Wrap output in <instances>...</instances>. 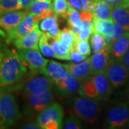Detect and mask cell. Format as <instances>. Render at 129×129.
<instances>
[{
  "label": "cell",
  "mask_w": 129,
  "mask_h": 129,
  "mask_svg": "<svg viewBox=\"0 0 129 129\" xmlns=\"http://www.w3.org/2000/svg\"><path fill=\"white\" fill-rule=\"evenodd\" d=\"M93 18H94L93 14L91 12L82 11L80 12V19H81L83 27H93Z\"/></svg>",
  "instance_id": "34"
},
{
  "label": "cell",
  "mask_w": 129,
  "mask_h": 129,
  "mask_svg": "<svg viewBox=\"0 0 129 129\" xmlns=\"http://www.w3.org/2000/svg\"><path fill=\"white\" fill-rule=\"evenodd\" d=\"M5 85H0V99H1V97H2V95L3 94V92H5V90L7 89L6 87H5Z\"/></svg>",
  "instance_id": "45"
},
{
  "label": "cell",
  "mask_w": 129,
  "mask_h": 129,
  "mask_svg": "<svg viewBox=\"0 0 129 129\" xmlns=\"http://www.w3.org/2000/svg\"><path fill=\"white\" fill-rule=\"evenodd\" d=\"M4 35L2 31L0 30V62L2 60V57L5 54V51L7 48V47L4 45V40H3V37H5V35Z\"/></svg>",
  "instance_id": "39"
},
{
  "label": "cell",
  "mask_w": 129,
  "mask_h": 129,
  "mask_svg": "<svg viewBox=\"0 0 129 129\" xmlns=\"http://www.w3.org/2000/svg\"><path fill=\"white\" fill-rule=\"evenodd\" d=\"M27 70L18 52L7 47L0 62V85L16 83L23 78Z\"/></svg>",
  "instance_id": "1"
},
{
  "label": "cell",
  "mask_w": 129,
  "mask_h": 129,
  "mask_svg": "<svg viewBox=\"0 0 129 129\" xmlns=\"http://www.w3.org/2000/svg\"><path fill=\"white\" fill-rule=\"evenodd\" d=\"M22 98L24 115L32 117L38 115V113L52 103L54 99L53 89L32 94L22 93Z\"/></svg>",
  "instance_id": "4"
},
{
  "label": "cell",
  "mask_w": 129,
  "mask_h": 129,
  "mask_svg": "<svg viewBox=\"0 0 129 129\" xmlns=\"http://www.w3.org/2000/svg\"><path fill=\"white\" fill-rule=\"evenodd\" d=\"M28 14L27 10H14L0 15V29L9 31L15 27Z\"/></svg>",
  "instance_id": "13"
},
{
  "label": "cell",
  "mask_w": 129,
  "mask_h": 129,
  "mask_svg": "<svg viewBox=\"0 0 129 129\" xmlns=\"http://www.w3.org/2000/svg\"><path fill=\"white\" fill-rule=\"evenodd\" d=\"M47 41L56 52L59 60H70V50L60 41L58 39V37H52L47 35Z\"/></svg>",
  "instance_id": "22"
},
{
  "label": "cell",
  "mask_w": 129,
  "mask_h": 129,
  "mask_svg": "<svg viewBox=\"0 0 129 129\" xmlns=\"http://www.w3.org/2000/svg\"><path fill=\"white\" fill-rule=\"evenodd\" d=\"M42 34L39 28V25H36L27 35L14 40V46L17 50H39V40Z\"/></svg>",
  "instance_id": "12"
},
{
  "label": "cell",
  "mask_w": 129,
  "mask_h": 129,
  "mask_svg": "<svg viewBox=\"0 0 129 129\" xmlns=\"http://www.w3.org/2000/svg\"><path fill=\"white\" fill-rule=\"evenodd\" d=\"M92 2H98V1H101L103 2L108 5H110L112 7H122L124 5L125 2L126 0H91Z\"/></svg>",
  "instance_id": "38"
},
{
  "label": "cell",
  "mask_w": 129,
  "mask_h": 129,
  "mask_svg": "<svg viewBox=\"0 0 129 129\" xmlns=\"http://www.w3.org/2000/svg\"><path fill=\"white\" fill-rule=\"evenodd\" d=\"M111 45L106 43L104 48L99 52L94 53L90 58L91 73L92 75L105 73L111 61L110 58Z\"/></svg>",
  "instance_id": "11"
},
{
  "label": "cell",
  "mask_w": 129,
  "mask_h": 129,
  "mask_svg": "<svg viewBox=\"0 0 129 129\" xmlns=\"http://www.w3.org/2000/svg\"><path fill=\"white\" fill-rule=\"evenodd\" d=\"M83 128L82 120L75 115L68 116L63 121L62 128L64 129H80Z\"/></svg>",
  "instance_id": "32"
},
{
  "label": "cell",
  "mask_w": 129,
  "mask_h": 129,
  "mask_svg": "<svg viewBox=\"0 0 129 129\" xmlns=\"http://www.w3.org/2000/svg\"><path fill=\"white\" fill-rule=\"evenodd\" d=\"M91 79L95 84L99 94L101 101L109 100L113 90V86L106 73H100L91 75Z\"/></svg>",
  "instance_id": "15"
},
{
  "label": "cell",
  "mask_w": 129,
  "mask_h": 129,
  "mask_svg": "<svg viewBox=\"0 0 129 129\" xmlns=\"http://www.w3.org/2000/svg\"><path fill=\"white\" fill-rule=\"evenodd\" d=\"M27 11L29 14L37 15L40 21L45 17L56 14L52 10V0H33Z\"/></svg>",
  "instance_id": "14"
},
{
  "label": "cell",
  "mask_w": 129,
  "mask_h": 129,
  "mask_svg": "<svg viewBox=\"0 0 129 129\" xmlns=\"http://www.w3.org/2000/svg\"><path fill=\"white\" fill-rule=\"evenodd\" d=\"M78 93L81 96L88 97L101 101L96 87L91 79V75L81 82Z\"/></svg>",
  "instance_id": "23"
},
{
  "label": "cell",
  "mask_w": 129,
  "mask_h": 129,
  "mask_svg": "<svg viewBox=\"0 0 129 129\" xmlns=\"http://www.w3.org/2000/svg\"><path fill=\"white\" fill-rule=\"evenodd\" d=\"M54 85L53 81L45 74H32L24 85L22 93L32 94L51 90L53 89Z\"/></svg>",
  "instance_id": "10"
},
{
  "label": "cell",
  "mask_w": 129,
  "mask_h": 129,
  "mask_svg": "<svg viewBox=\"0 0 129 129\" xmlns=\"http://www.w3.org/2000/svg\"><path fill=\"white\" fill-rule=\"evenodd\" d=\"M19 54L30 74H45L46 67L49 60L43 57L39 50H19Z\"/></svg>",
  "instance_id": "7"
},
{
  "label": "cell",
  "mask_w": 129,
  "mask_h": 129,
  "mask_svg": "<svg viewBox=\"0 0 129 129\" xmlns=\"http://www.w3.org/2000/svg\"><path fill=\"white\" fill-rule=\"evenodd\" d=\"M22 9L19 0H0V15L6 12Z\"/></svg>",
  "instance_id": "31"
},
{
  "label": "cell",
  "mask_w": 129,
  "mask_h": 129,
  "mask_svg": "<svg viewBox=\"0 0 129 129\" xmlns=\"http://www.w3.org/2000/svg\"><path fill=\"white\" fill-rule=\"evenodd\" d=\"M64 111L58 103L52 102L38 113L36 123L43 129H60L63 125Z\"/></svg>",
  "instance_id": "5"
},
{
  "label": "cell",
  "mask_w": 129,
  "mask_h": 129,
  "mask_svg": "<svg viewBox=\"0 0 129 129\" xmlns=\"http://www.w3.org/2000/svg\"><path fill=\"white\" fill-rule=\"evenodd\" d=\"M114 26V22L112 19H98L93 18V29L94 32H98L104 35H110Z\"/></svg>",
  "instance_id": "24"
},
{
  "label": "cell",
  "mask_w": 129,
  "mask_h": 129,
  "mask_svg": "<svg viewBox=\"0 0 129 129\" xmlns=\"http://www.w3.org/2000/svg\"><path fill=\"white\" fill-rule=\"evenodd\" d=\"M21 115L14 92L7 88L0 99V128L15 125L20 119Z\"/></svg>",
  "instance_id": "3"
},
{
  "label": "cell",
  "mask_w": 129,
  "mask_h": 129,
  "mask_svg": "<svg viewBox=\"0 0 129 129\" xmlns=\"http://www.w3.org/2000/svg\"><path fill=\"white\" fill-rule=\"evenodd\" d=\"M123 64L128 68V69L129 70V49L127 50V52H125L124 55L123 56L122 59L120 60Z\"/></svg>",
  "instance_id": "43"
},
{
  "label": "cell",
  "mask_w": 129,
  "mask_h": 129,
  "mask_svg": "<svg viewBox=\"0 0 129 129\" xmlns=\"http://www.w3.org/2000/svg\"><path fill=\"white\" fill-rule=\"evenodd\" d=\"M33 0H19V2L21 5L22 9L23 10H27L29 5H31Z\"/></svg>",
  "instance_id": "41"
},
{
  "label": "cell",
  "mask_w": 129,
  "mask_h": 129,
  "mask_svg": "<svg viewBox=\"0 0 129 129\" xmlns=\"http://www.w3.org/2000/svg\"><path fill=\"white\" fill-rule=\"evenodd\" d=\"M22 128L25 129H41L40 126L37 124V123H30V124L24 125V126L22 127Z\"/></svg>",
  "instance_id": "44"
},
{
  "label": "cell",
  "mask_w": 129,
  "mask_h": 129,
  "mask_svg": "<svg viewBox=\"0 0 129 129\" xmlns=\"http://www.w3.org/2000/svg\"><path fill=\"white\" fill-rule=\"evenodd\" d=\"M127 31H125L123 28L120 27V25H118V24L114 22V26H113V29L109 35H111V37L113 38V40L115 41L116 39H118V37H121L122 35H123L125 34Z\"/></svg>",
  "instance_id": "37"
},
{
  "label": "cell",
  "mask_w": 129,
  "mask_h": 129,
  "mask_svg": "<svg viewBox=\"0 0 129 129\" xmlns=\"http://www.w3.org/2000/svg\"><path fill=\"white\" fill-rule=\"evenodd\" d=\"M62 64L66 70L75 75L81 82L92 75L90 58L88 57L87 59L78 63H68Z\"/></svg>",
  "instance_id": "17"
},
{
  "label": "cell",
  "mask_w": 129,
  "mask_h": 129,
  "mask_svg": "<svg viewBox=\"0 0 129 129\" xmlns=\"http://www.w3.org/2000/svg\"><path fill=\"white\" fill-rule=\"evenodd\" d=\"M39 22L36 15L28 13L15 27L6 32V43L9 44L17 38L27 35L36 25H39Z\"/></svg>",
  "instance_id": "9"
},
{
  "label": "cell",
  "mask_w": 129,
  "mask_h": 129,
  "mask_svg": "<svg viewBox=\"0 0 129 129\" xmlns=\"http://www.w3.org/2000/svg\"><path fill=\"white\" fill-rule=\"evenodd\" d=\"M129 49V32L116 39L111 45L110 58L113 61H120Z\"/></svg>",
  "instance_id": "18"
},
{
  "label": "cell",
  "mask_w": 129,
  "mask_h": 129,
  "mask_svg": "<svg viewBox=\"0 0 129 129\" xmlns=\"http://www.w3.org/2000/svg\"><path fill=\"white\" fill-rule=\"evenodd\" d=\"M90 42V48L93 53H95L97 52H99L103 50L106 45L103 35L95 32H94L91 35Z\"/></svg>",
  "instance_id": "30"
},
{
  "label": "cell",
  "mask_w": 129,
  "mask_h": 129,
  "mask_svg": "<svg viewBox=\"0 0 129 129\" xmlns=\"http://www.w3.org/2000/svg\"><path fill=\"white\" fill-rule=\"evenodd\" d=\"M67 21L69 27H80L81 29L83 27L80 19V13L79 12L78 10L73 8L71 5H70L68 11Z\"/></svg>",
  "instance_id": "28"
},
{
  "label": "cell",
  "mask_w": 129,
  "mask_h": 129,
  "mask_svg": "<svg viewBox=\"0 0 129 129\" xmlns=\"http://www.w3.org/2000/svg\"><path fill=\"white\" fill-rule=\"evenodd\" d=\"M101 101L85 96L75 97L73 100V111L80 120L95 125L99 120L101 106Z\"/></svg>",
  "instance_id": "2"
},
{
  "label": "cell",
  "mask_w": 129,
  "mask_h": 129,
  "mask_svg": "<svg viewBox=\"0 0 129 129\" xmlns=\"http://www.w3.org/2000/svg\"><path fill=\"white\" fill-rule=\"evenodd\" d=\"M68 2H69L70 5H71L75 9L78 10L80 12H82L83 11L82 5H81L80 0H68Z\"/></svg>",
  "instance_id": "40"
},
{
  "label": "cell",
  "mask_w": 129,
  "mask_h": 129,
  "mask_svg": "<svg viewBox=\"0 0 129 129\" xmlns=\"http://www.w3.org/2000/svg\"><path fill=\"white\" fill-rule=\"evenodd\" d=\"M80 83L81 81L78 78L67 70L64 78L55 83V85L61 93L64 95H68L78 92Z\"/></svg>",
  "instance_id": "16"
},
{
  "label": "cell",
  "mask_w": 129,
  "mask_h": 129,
  "mask_svg": "<svg viewBox=\"0 0 129 129\" xmlns=\"http://www.w3.org/2000/svg\"><path fill=\"white\" fill-rule=\"evenodd\" d=\"M105 73L113 88H119L129 79V70L121 61L111 60Z\"/></svg>",
  "instance_id": "8"
},
{
  "label": "cell",
  "mask_w": 129,
  "mask_h": 129,
  "mask_svg": "<svg viewBox=\"0 0 129 129\" xmlns=\"http://www.w3.org/2000/svg\"><path fill=\"white\" fill-rule=\"evenodd\" d=\"M128 97H129V91H128Z\"/></svg>",
  "instance_id": "47"
},
{
  "label": "cell",
  "mask_w": 129,
  "mask_h": 129,
  "mask_svg": "<svg viewBox=\"0 0 129 129\" xmlns=\"http://www.w3.org/2000/svg\"><path fill=\"white\" fill-rule=\"evenodd\" d=\"M70 5L68 0H52V10L57 16L62 18L67 19Z\"/></svg>",
  "instance_id": "27"
},
{
  "label": "cell",
  "mask_w": 129,
  "mask_h": 129,
  "mask_svg": "<svg viewBox=\"0 0 129 129\" xmlns=\"http://www.w3.org/2000/svg\"><path fill=\"white\" fill-rule=\"evenodd\" d=\"M39 50H40L42 54L45 57H54V58L58 59V57L57 55L56 52L47 41V35L45 32H43L42 34L41 37L40 38Z\"/></svg>",
  "instance_id": "25"
},
{
  "label": "cell",
  "mask_w": 129,
  "mask_h": 129,
  "mask_svg": "<svg viewBox=\"0 0 129 129\" xmlns=\"http://www.w3.org/2000/svg\"><path fill=\"white\" fill-rule=\"evenodd\" d=\"M66 74L67 70L62 64L53 60H49L46 67L45 75L53 81L54 84L64 78Z\"/></svg>",
  "instance_id": "20"
},
{
  "label": "cell",
  "mask_w": 129,
  "mask_h": 129,
  "mask_svg": "<svg viewBox=\"0 0 129 129\" xmlns=\"http://www.w3.org/2000/svg\"><path fill=\"white\" fill-rule=\"evenodd\" d=\"M112 19L129 32V8L124 7H115L112 9Z\"/></svg>",
  "instance_id": "21"
},
{
  "label": "cell",
  "mask_w": 129,
  "mask_h": 129,
  "mask_svg": "<svg viewBox=\"0 0 129 129\" xmlns=\"http://www.w3.org/2000/svg\"><path fill=\"white\" fill-rule=\"evenodd\" d=\"M81 5H82V9L83 11H89V7L91 4V0H80Z\"/></svg>",
  "instance_id": "42"
},
{
  "label": "cell",
  "mask_w": 129,
  "mask_h": 129,
  "mask_svg": "<svg viewBox=\"0 0 129 129\" xmlns=\"http://www.w3.org/2000/svg\"><path fill=\"white\" fill-rule=\"evenodd\" d=\"M113 7L101 1L92 2L89 7V11L93 14L94 18L98 19H112Z\"/></svg>",
  "instance_id": "19"
},
{
  "label": "cell",
  "mask_w": 129,
  "mask_h": 129,
  "mask_svg": "<svg viewBox=\"0 0 129 129\" xmlns=\"http://www.w3.org/2000/svg\"><path fill=\"white\" fill-rule=\"evenodd\" d=\"M39 27L43 32H48L54 28L59 27L58 16L55 14L42 19L39 22Z\"/></svg>",
  "instance_id": "29"
},
{
  "label": "cell",
  "mask_w": 129,
  "mask_h": 129,
  "mask_svg": "<svg viewBox=\"0 0 129 129\" xmlns=\"http://www.w3.org/2000/svg\"><path fill=\"white\" fill-rule=\"evenodd\" d=\"M93 32H94L93 27H83L76 35V39L80 40H88Z\"/></svg>",
  "instance_id": "35"
},
{
  "label": "cell",
  "mask_w": 129,
  "mask_h": 129,
  "mask_svg": "<svg viewBox=\"0 0 129 129\" xmlns=\"http://www.w3.org/2000/svg\"><path fill=\"white\" fill-rule=\"evenodd\" d=\"M87 56H85L80 54L77 50H75L73 47L72 49H70V61H73V62L78 63L80 62H82L85 59H87Z\"/></svg>",
  "instance_id": "36"
},
{
  "label": "cell",
  "mask_w": 129,
  "mask_h": 129,
  "mask_svg": "<svg viewBox=\"0 0 129 129\" xmlns=\"http://www.w3.org/2000/svg\"><path fill=\"white\" fill-rule=\"evenodd\" d=\"M73 48L80 54L87 57H88L91 53L90 45L88 40H80L76 39L74 43Z\"/></svg>",
  "instance_id": "33"
},
{
  "label": "cell",
  "mask_w": 129,
  "mask_h": 129,
  "mask_svg": "<svg viewBox=\"0 0 129 129\" xmlns=\"http://www.w3.org/2000/svg\"><path fill=\"white\" fill-rule=\"evenodd\" d=\"M129 124V103L119 102L111 106L107 111L105 126L107 128H124Z\"/></svg>",
  "instance_id": "6"
},
{
  "label": "cell",
  "mask_w": 129,
  "mask_h": 129,
  "mask_svg": "<svg viewBox=\"0 0 129 129\" xmlns=\"http://www.w3.org/2000/svg\"><path fill=\"white\" fill-rule=\"evenodd\" d=\"M57 37L70 50L73 47L74 43L76 40V35L70 27H65L63 29L60 30Z\"/></svg>",
  "instance_id": "26"
},
{
  "label": "cell",
  "mask_w": 129,
  "mask_h": 129,
  "mask_svg": "<svg viewBox=\"0 0 129 129\" xmlns=\"http://www.w3.org/2000/svg\"><path fill=\"white\" fill-rule=\"evenodd\" d=\"M128 126H129V124H128Z\"/></svg>",
  "instance_id": "48"
},
{
  "label": "cell",
  "mask_w": 129,
  "mask_h": 129,
  "mask_svg": "<svg viewBox=\"0 0 129 129\" xmlns=\"http://www.w3.org/2000/svg\"><path fill=\"white\" fill-rule=\"evenodd\" d=\"M122 7H128L129 8V0H126L125 2L124 5H123Z\"/></svg>",
  "instance_id": "46"
}]
</instances>
